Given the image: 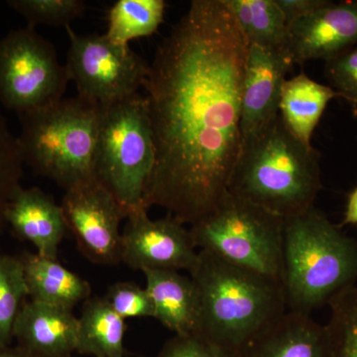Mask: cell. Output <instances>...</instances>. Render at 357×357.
Returning <instances> with one entry per match:
<instances>
[{"mask_svg":"<svg viewBox=\"0 0 357 357\" xmlns=\"http://www.w3.org/2000/svg\"><path fill=\"white\" fill-rule=\"evenodd\" d=\"M248 42L223 0H192L143 88L156 162L144 206L195 225L220 203L241 152Z\"/></svg>","mask_w":357,"mask_h":357,"instance_id":"1","label":"cell"},{"mask_svg":"<svg viewBox=\"0 0 357 357\" xmlns=\"http://www.w3.org/2000/svg\"><path fill=\"white\" fill-rule=\"evenodd\" d=\"M198 291L199 335L239 356L287 312L283 285L199 250L190 272Z\"/></svg>","mask_w":357,"mask_h":357,"instance_id":"2","label":"cell"},{"mask_svg":"<svg viewBox=\"0 0 357 357\" xmlns=\"http://www.w3.org/2000/svg\"><path fill=\"white\" fill-rule=\"evenodd\" d=\"M321 187V153L298 140L279 115L243 141L227 192L285 220L312 208Z\"/></svg>","mask_w":357,"mask_h":357,"instance_id":"3","label":"cell"},{"mask_svg":"<svg viewBox=\"0 0 357 357\" xmlns=\"http://www.w3.org/2000/svg\"><path fill=\"white\" fill-rule=\"evenodd\" d=\"M356 281V239L314 206L284 220L282 285L291 312L310 314Z\"/></svg>","mask_w":357,"mask_h":357,"instance_id":"4","label":"cell"},{"mask_svg":"<svg viewBox=\"0 0 357 357\" xmlns=\"http://www.w3.org/2000/svg\"><path fill=\"white\" fill-rule=\"evenodd\" d=\"M23 163L67 191L95 178L100 105L81 96L18 114Z\"/></svg>","mask_w":357,"mask_h":357,"instance_id":"5","label":"cell"},{"mask_svg":"<svg viewBox=\"0 0 357 357\" xmlns=\"http://www.w3.org/2000/svg\"><path fill=\"white\" fill-rule=\"evenodd\" d=\"M155 162L156 149L145 96L137 93L100 105L93 173L126 218L145 208V191Z\"/></svg>","mask_w":357,"mask_h":357,"instance_id":"6","label":"cell"},{"mask_svg":"<svg viewBox=\"0 0 357 357\" xmlns=\"http://www.w3.org/2000/svg\"><path fill=\"white\" fill-rule=\"evenodd\" d=\"M190 232L199 250L282 284L284 218L227 192Z\"/></svg>","mask_w":357,"mask_h":357,"instance_id":"7","label":"cell"},{"mask_svg":"<svg viewBox=\"0 0 357 357\" xmlns=\"http://www.w3.org/2000/svg\"><path fill=\"white\" fill-rule=\"evenodd\" d=\"M70 82L50 41L35 28L11 30L0 40V103L18 114L63 100Z\"/></svg>","mask_w":357,"mask_h":357,"instance_id":"8","label":"cell"},{"mask_svg":"<svg viewBox=\"0 0 357 357\" xmlns=\"http://www.w3.org/2000/svg\"><path fill=\"white\" fill-rule=\"evenodd\" d=\"M70 39L67 68L77 96L105 105L135 95L144 86L150 66L130 47L110 41L105 34H77Z\"/></svg>","mask_w":357,"mask_h":357,"instance_id":"9","label":"cell"},{"mask_svg":"<svg viewBox=\"0 0 357 357\" xmlns=\"http://www.w3.org/2000/svg\"><path fill=\"white\" fill-rule=\"evenodd\" d=\"M61 208L84 257L105 266L122 262L121 222L126 213L96 178L67 190Z\"/></svg>","mask_w":357,"mask_h":357,"instance_id":"10","label":"cell"},{"mask_svg":"<svg viewBox=\"0 0 357 357\" xmlns=\"http://www.w3.org/2000/svg\"><path fill=\"white\" fill-rule=\"evenodd\" d=\"M147 208L129 213L122 230V262L136 271L185 270L199 261L190 229L173 215L152 220Z\"/></svg>","mask_w":357,"mask_h":357,"instance_id":"11","label":"cell"},{"mask_svg":"<svg viewBox=\"0 0 357 357\" xmlns=\"http://www.w3.org/2000/svg\"><path fill=\"white\" fill-rule=\"evenodd\" d=\"M293 65L286 48L248 44L241 91L243 141L278 119L282 88Z\"/></svg>","mask_w":357,"mask_h":357,"instance_id":"12","label":"cell"},{"mask_svg":"<svg viewBox=\"0 0 357 357\" xmlns=\"http://www.w3.org/2000/svg\"><path fill=\"white\" fill-rule=\"evenodd\" d=\"M357 44V0L328 3L288 27L287 51L293 64L330 59Z\"/></svg>","mask_w":357,"mask_h":357,"instance_id":"13","label":"cell"},{"mask_svg":"<svg viewBox=\"0 0 357 357\" xmlns=\"http://www.w3.org/2000/svg\"><path fill=\"white\" fill-rule=\"evenodd\" d=\"M14 236L29 241L43 257L58 259L59 246L67 234L61 204L37 187L18 188L4 215Z\"/></svg>","mask_w":357,"mask_h":357,"instance_id":"14","label":"cell"},{"mask_svg":"<svg viewBox=\"0 0 357 357\" xmlns=\"http://www.w3.org/2000/svg\"><path fill=\"white\" fill-rule=\"evenodd\" d=\"M79 319L73 310L37 301L23 303L13 328L20 349L35 357H72Z\"/></svg>","mask_w":357,"mask_h":357,"instance_id":"15","label":"cell"},{"mask_svg":"<svg viewBox=\"0 0 357 357\" xmlns=\"http://www.w3.org/2000/svg\"><path fill=\"white\" fill-rule=\"evenodd\" d=\"M239 357H331L326 326L311 314L286 312L250 344Z\"/></svg>","mask_w":357,"mask_h":357,"instance_id":"16","label":"cell"},{"mask_svg":"<svg viewBox=\"0 0 357 357\" xmlns=\"http://www.w3.org/2000/svg\"><path fill=\"white\" fill-rule=\"evenodd\" d=\"M143 273L153 305V318L176 335H197L199 296L191 277L175 270H148Z\"/></svg>","mask_w":357,"mask_h":357,"instance_id":"17","label":"cell"},{"mask_svg":"<svg viewBox=\"0 0 357 357\" xmlns=\"http://www.w3.org/2000/svg\"><path fill=\"white\" fill-rule=\"evenodd\" d=\"M20 258L31 300L73 310L91 297L89 282L63 266L58 259L30 252L22 253Z\"/></svg>","mask_w":357,"mask_h":357,"instance_id":"18","label":"cell"},{"mask_svg":"<svg viewBox=\"0 0 357 357\" xmlns=\"http://www.w3.org/2000/svg\"><path fill=\"white\" fill-rule=\"evenodd\" d=\"M335 98L337 93L328 84L318 83L302 72L284 83L279 114L298 140L312 145V134L328 102Z\"/></svg>","mask_w":357,"mask_h":357,"instance_id":"19","label":"cell"},{"mask_svg":"<svg viewBox=\"0 0 357 357\" xmlns=\"http://www.w3.org/2000/svg\"><path fill=\"white\" fill-rule=\"evenodd\" d=\"M126 331V319L105 297H89L79 318L77 352L95 357H123Z\"/></svg>","mask_w":357,"mask_h":357,"instance_id":"20","label":"cell"},{"mask_svg":"<svg viewBox=\"0 0 357 357\" xmlns=\"http://www.w3.org/2000/svg\"><path fill=\"white\" fill-rule=\"evenodd\" d=\"M223 1L248 44L272 48L287 47L288 24L275 0Z\"/></svg>","mask_w":357,"mask_h":357,"instance_id":"21","label":"cell"},{"mask_svg":"<svg viewBox=\"0 0 357 357\" xmlns=\"http://www.w3.org/2000/svg\"><path fill=\"white\" fill-rule=\"evenodd\" d=\"M165 9L164 0H119L109 9L105 36L123 46L151 36L163 22Z\"/></svg>","mask_w":357,"mask_h":357,"instance_id":"22","label":"cell"},{"mask_svg":"<svg viewBox=\"0 0 357 357\" xmlns=\"http://www.w3.org/2000/svg\"><path fill=\"white\" fill-rule=\"evenodd\" d=\"M326 330L331 357H357V286L344 289L328 301Z\"/></svg>","mask_w":357,"mask_h":357,"instance_id":"23","label":"cell"},{"mask_svg":"<svg viewBox=\"0 0 357 357\" xmlns=\"http://www.w3.org/2000/svg\"><path fill=\"white\" fill-rule=\"evenodd\" d=\"M28 296L20 256L0 253V347H7L23 300Z\"/></svg>","mask_w":357,"mask_h":357,"instance_id":"24","label":"cell"},{"mask_svg":"<svg viewBox=\"0 0 357 357\" xmlns=\"http://www.w3.org/2000/svg\"><path fill=\"white\" fill-rule=\"evenodd\" d=\"M7 4L32 28L39 24L69 27L86 8L83 0H9Z\"/></svg>","mask_w":357,"mask_h":357,"instance_id":"25","label":"cell"},{"mask_svg":"<svg viewBox=\"0 0 357 357\" xmlns=\"http://www.w3.org/2000/svg\"><path fill=\"white\" fill-rule=\"evenodd\" d=\"M23 165L17 137L10 132L6 119L0 114V232L6 223L7 206L21 187Z\"/></svg>","mask_w":357,"mask_h":357,"instance_id":"26","label":"cell"},{"mask_svg":"<svg viewBox=\"0 0 357 357\" xmlns=\"http://www.w3.org/2000/svg\"><path fill=\"white\" fill-rule=\"evenodd\" d=\"M328 86L344 98L357 119V47L325 62Z\"/></svg>","mask_w":357,"mask_h":357,"instance_id":"27","label":"cell"},{"mask_svg":"<svg viewBox=\"0 0 357 357\" xmlns=\"http://www.w3.org/2000/svg\"><path fill=\"white\" fill-rule=\"evenodd\" d=\"M105 300L123 319L153 318L154 310L146 289L133 282H116L107 290Z\"/></svg>","mask_w":357,"mask_h":357,"instance_id":"28","label":"cell"},{"mask_svg":"<svg viewBox=\"0 0 357 357\" xmlns=\"http://www.w3.org/2000/svg\"><path fill=\"white\" fill-rule=\"evenodd\" d=\"M157 357H239L199 335H174Z\"/></svg>","mask_w":357,"mask_h":357,"instance_id":"29","label":"cell"},{"mask_svg":"<svg viewBox=\"0 0 357 357\" xmlns=\"http://www.w3.org/2000/svg\"><path fill=\"white\" fill-rule=\"evenodd\" d=\"M328 0H275L288 27L292 23L326 6Z\"/></svg>","mask_w":357,"mask_h":357,"instance_id":"30","label":"cell"},{"mask_svg":"<svg viewBox=\"0 0 357 357\" xmlns=\"http://www.w3.org/2000/svg\"><path fill=\"white\" fill-rule=\"evenodd\" d=\"M345 225H357V185L347 196L344 218L338 227L342 229Z\"/></svg>","mask_w":357,"mask_h":357,"instance_id":"31","label":"cell"},{"mask_svg":"<svg viewBox=\"0 0 357 357\" xmlns=\"http://www.w3.org/2000/svg\"><path fill=\"white\" fill-rule=\"evenodd\" d=\"M0 357H35L27 351L20 349H9L8 347H0Z\"/></svg>","mask_w":357,"mask_h":357,"instance_id":"32","label":"cell"}]
</instances>
